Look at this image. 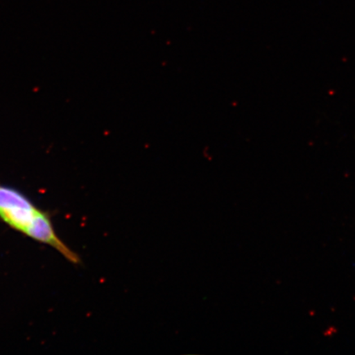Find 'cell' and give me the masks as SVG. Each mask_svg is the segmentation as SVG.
<instances>
[{
  "label": "cell",
  "instance_id": "cell-1",
  "mask_svg": "<svg viewBox=\"0 0 355 355\" xmlns=\"http://www.w3.org/2000/svg\"><path fill=\"white\" fill-rule=\"evenodd\" d=\"M49 216L21 191L0 184V220L10 228L32 238Z\"/></svg>",
  "mask_w": 355,
  "mask_h": 355
}]
</instances>
